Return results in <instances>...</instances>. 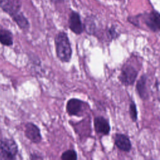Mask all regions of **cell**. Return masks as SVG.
Returning a JSON list of instances; mask_svg holds the SVG:
<instances>
[{
	"mask_svg": "<svg viewBox=\"0 0 160 160\" xmlns=\"http://www.w3.org/2000/svg\"><path fill=\"white\" fill-rule=\"evenodd\" d=\"M94 128L96 132L102 136L108 135L110 132L111 126L109 121L103 116H96L93 121Z\"/></svg>",
	"mask_w": 160,
	"mask_h": 160,
	"instance_id": "9c48e42d",
	"label": "cell"
},
{
	"mask_svg": "<svg viewBox=\"0 0 160 160\" xmlns=\"http://www.w3.org/2000/svg\"><path fill=\"white\" fill-rule=\"evenodd\" d=\"M68 26L70 30L77 35H79L84 31V26L81 22L79 14L76 11H71L68 19Z\"/></svg>",
	"mask_w": 160,
	"mask_h": 160,
	"instance_id": "ba28073f",
	"label": "cell"
},
{
	"mask_svg": "<svg viewBox=\"0 0 160 160\" xmlns=\"http://www.w3.org/2000/svg\"><path fill=\"white\" fill-rule=\"evenodd\" d=\"M50 1L54 3H59V2H63L64 0H50Z\"/></svg>",
	"mask_w": 160,
	"mask_h": 160,
	"instance_id": "ac0fdd59",
	"label": "cell"
},
{
	"mask_svg": "<svg viewBox=\"0 0 160 160\" xmlns=\"http://www.w3.org/2000/svg\"><path fill=\"white\" fill-rule=\"evenodd\" d=\"M24 135L29 141L35 144H39L42 141L40 129L32 122H28L25 124Z\"/></svg>",
	"mask_w": 160,
	"mask_h": 160,
	"instance_id": "52a82bcc",
	"label": "cell"
},
{
	"mask_svg": "<svg viewBox=\"0 0 160 160\" xmlns=\"http://www.w3.org/2000/svg\"><path fill=\"white\" fill-rule=\"evenodd\" d=\"M30 158L31 159H43V158L41 157L40 156H38L36 154H31Z\"/></svg>",
	"mask_w": 160,
	"mask_h": 160,
	"instance_id": "e0dca14e",
	"label": "cell"
},
{
	"mask_svg": "<svg viewBox=\"0 0 160 160\" xmlns=\"http://www.w3.org/2000/svg\"><path fill=\"white\" fill-rule=\"evenodd\" d=\"M56 56L62 62H69L72 58V49L68 36L64 31H59L54 38Z\"/></svg>",
	"mask_w": 160,
	"mask_h": 160,
	"instance_id": "7a4b0ae2",
	"label": "cell"
},
{
	"mask_svg": "<svg viewBox=\"0 0 160 160\" xmlns=\"http://www.w3.org/2000/svg\"><path fill=\"white\" fill-rule=\"evenodd\" d=\"M107 36L109 40L111 41L112 39H116L119 35L116 31V29L114 27H111L107 31Z\"/></svg>",
	"mask_w": 160,
	"mask_h": 160,
	"instance_id": "2e32d148",
	"label": "cell"
},
{
	"mask_svg": "<svg viewBox=\"0 0 160 160\" xmlns=\"http://www.w3.org/2000/svg\"><path fill=\"white\" fill-rule=\"evenodd\" d=\"M114 142L116 146L122 151L129 152L132 148L131 142L126 134L116 133L114 136Z\"/></svg>",
	"mask_w": 160,
	"mask_h": 160,
	"instance_id": "30bf717a",
	"label": "cell"
},
{
	"mask_svg": "<svg viewBox=\"0 0 160 160\" xmlns=\"http://www.w3.org/2000/svg\"><path fill=\"white\" fill-rule=\"evenodd\" d=\"M86 102L78 98L69 99L66 105V111L69 116H83Z\"/></svg>",
	"mask_w": 160,
	"mask_h": 160,
	"instance_id": "5b68a950",
	"label": "cell"
},
{
	"mask_svg": "<svg viewBox=\"0 0 160 160\" xmlns=\"http://www.w3.org/2000/svg\"><path fill=\"white\" fill-rule=\"evenodd\" d=\"M84 29L86 31V32L90 35H94L96 34V26L94 22V21L91 18H87L84 21Z\"/></svg>",
	"mask_w": 160,
	"mask_h": 160,
	"instance_id": "4fadbf2b",
	"label": "cell"
},
{
	"mask_svg": "<svg viewBox=\"0 0 160 160\" xmlns=\"http://www.w3.org/2000/svg\"><path fill=\"white\" fill-rule=\"evenodd\" d=\"M136 91L139 98L142 100H146L149 98V90L148 86V76L142 74L138 80L136 85Z\"/></svg>",
	"mask_w": 160,
	"mask_h": 160,
	"instance_id": "8fae6325",
	"label": "cell"
},
{
	"mask_svg": "<svg viewBox=\"0 0 160 160\" xmlns=\"http://www.w3.org/2000/svg\"><path fill=\"white\" fill-rule=\"evenodd\" d=\"M138 70L131 64H124L118 76L120 82L126 86H133L138 75Z\"/></svg>",
	"mask_w": 160,
	"mask_h": 160,
	"instance_id": "3957f363",
	"label": "cell"
},
{
	"mask_svg": "<svg viewBox=\"0 0 160 160\" xmlns=\"http://www.w3.org/2000/svg\"><path fill=\"white\" fill-rule=\"evenodd\" d=\"M142 19L146 26L152 32L159 31L160 16L158 11L153 10L151 12L145 13L142 15Z\"/></svg>",
	"mask_w": 160,
	"mask_h": 160,
	"instance_id": "8992f818",
	"label": "cell"
},
{
	"mask_svg": "<svg viewBox=\"0 0 160 160\" xmlns=\"http://www.w3.org/2000/svg\"><path fill=\"white\" fill-rule=\"evenodd\" d=\"M0 42L4 46H11L13 44L12 33L7 29H0Z\"/></svg>",
	"mask_w": 160,
	"mask_h": 160,
	"instance_id": "7c38bea8",
	"label": "cell"
},
{
	"mask_svg": "<svg viewBox=\"0 0 160 160\" xmlns=\"http://www.w3.org/2000/svg\"><path fill=\"white\" fill-rule=\"evenodd\" d=\"M129 113L132 122H136L138 120V109L136 104L133 101H131L129 103Z\"/></svg>",
	"mask_w": 160,
	"mask_h": 160,
	"instance_id": "9a60e30c",
	"label": "cell"
},
{
	"mask_svg": "<svg viewBox=\"0 0 160 160\" xmlns=\"http://www.w3.org/2000/svg\"><path fill=\"white\" fill-rule=\"evenodd\" d=\"M18 151L16 143L12 139L0 141V158L6 159H14Z\"/></svg>",
	"mask_w": 160,
	"mask_h": 160,
	"instance_id": "277c9868",
	"label": "cell"
},
{
	"mask_svg": "<svg viewBox=\"0 0 160 160\" xmlns=\"http://www.w3.org/2000/svg\"><path fill=\"white\" fill-rule=\"evenodd\" d=\"M60 158L62 160H76L78 154L75 150L68 149L62 153Z\"/></svg>",
	"mask_w": 160,
	"mask_h": 160,
	"instance_id": "5bb4252c",
	"label": "cell"
},
{
	"mask_svg": "<svg viewBox=\"0 0 160 160\" xmlns=\"http://www.w3.org/2000/svg\"><path fill=\"white\" fill-rule=\"evenodd\" d=\"M0 7L11 17L19 28L24 31L29 29V22L20 11L21 3L19 0H0Z\"/></svg>",
	"mask_w": 160,
	"mask_h": 160,
	"instance_id": "6da1fadb",
	"label": "cell"
}]
</instances>
